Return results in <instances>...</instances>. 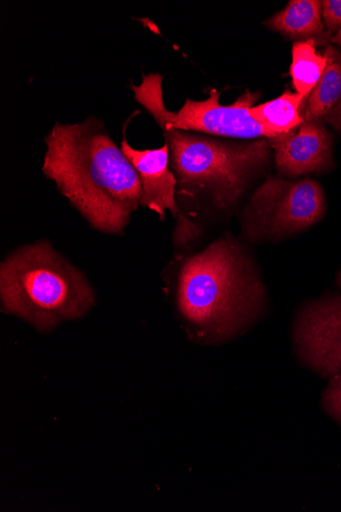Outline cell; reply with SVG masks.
Wrapping results in <instances>:
<instances>
[{"instance_id":"6da1fadb","label":"cell","mask_w":341,"mask_h":512,"mask_svg":"<svg viewBox=\"0 0 341 512\" xmlns=\"http://www.w3.org/2000/svg\"><path fill=\"white\" fill-rule=\"evenodd\" d=\"M43 172L103 234L121 235L138 209L140 177L104 123L94 117L56 123L45 138Z\"/></svg>"},{"instance_id":"7a4b0ae2","label":"cell","mask_w":341,"mask_h":512,"mask_svg":"<svg viewBox=\"0 0 341 512\" xmlns=\"http://www.w3.org/2000/svg\"><path fill=\"white\" fill-rule=\"evenodd\" d=\"M261 285L235 243L220 240L183 265L178 308L196 336L221 341L238 332L258 310Z\"/></svg>"},{"instance_id":"3957f363","label":"cell","mask_w":341,"mask_h":512,"mask_svg":"<svg viewBox=\"0 0 341 512\" xmlns=\"http://www.w3.org/2000/svg\"><path fill=\"white\" fill-rule=\"evenodd\" d=\"M0 300L5 313L40 333L82 318L96 302L85 276L46 241L24 246L2 263Z\"/></svg>"},{"instance_id":"277c9868","label":"cell","mask_w":341,"mask_h":512,"mask_svg":"<svg viewBox=\"0 0 341 512\" xmlns=\"http://www.w3.org/2000/svg\"><path fill=\"white\" fill-rule=\"evenodd\" d=\"M180 194L205 196L219 209L233 206L251 176L268 161L269 138L233 143L201 133L162 128Z\"/></svg>"},{"instance_id":"5b68a950","label":"cell","mask_w":341,"mask_h":512,"mask_svg":"<svg viewBox=\"0 0 341 512\" xmlns=\"http://www.w3.org/2000/svg\"><path fill=\"white\" fill-rule=\"evenodd\" d=\"M163 76L144 75L139 85L132 84L134 98L155 118L161 128L212 134L222 137L255 139L276 138L273 132L253 119L250 109L259 100L260 93L247 91L230 106L220 104L221 92L210 90L206 101L187 99L177 112H169L164 103Z\"/></svg>"},{"instance_id":"8992f818","label":"cell","mask_w":341,"mask_h":512,"mask_svg":"<svg viewBox=\"0 0 341 512\" xmlns=\"http://www.w3.org/2000/svg\"><path fill=\"white\" fill-rule=\"evenodd\" d=\"M324 212V193L316 181L271 177L251 201L248 226L251 235L280 238L312 226Z\"/></svg>"},{"instance_id":"52a82bcc","label":"cell","mask_w":341,"mask_h":512,"mask_svg":"<svg viewBox=\"0 0 341 512\" xmlns=\"http://www.w3.org/2000/svg\"><path fill=\"white\" fill-rule=\"evenodd\" d=\"M297 341L305 361L323 377L341 371V296L307 307L297 327Z\"/></svg>"},{"instance_id":"ba28073f","label":"cell","mask_w":341,"mask_h":512,"mask_svg":"<svg viewBox=\"0 0 341 512\" xmlns=\"http://www.w3.org/2000/svg\"><path fill=\"white\" fill-rule=\"evenodd\" d=\"M121 149L140 177V205L156 212L161 220L165 219L166 211L170 210L177 220L176 234L179 239L196 236V226L183 216L176 204L177 179L169 169L168 145L160 149L140 151L132 148L124 135Z\"/></svg>"},{"instance_id":"9c48e42d","label":"cell","mask_w":341,"mask_h":512,"mask_svg":"<svg viewBox=\"0 0 341 512\" xmlns=\"http://www.w3.org/2000/svg\"><path fill=\"white\" fill-rule=\"evenodd\" d=\"M278 170L289 177L319 172L332 165L331 138L321 121L304 122L295 131L270 139Z\"/></svg>"},{"instance_id":"30bf717a","label":"cell","mask_w":341,"mask_h":512,"mask_svg":"<svg viewBox=\"0 0 341 512\" xmlns=\"http://www.w3.org/2000/svg\"><path fill=\"white\" fill-rule=\"evenodd\" d=\"M266 24L290 39L313 40L317 46L327 48L331 40L322 20V2L318 0H292Z\"/></svg>"},{"instance_id":"8fae6325","label":"cell","mask_w":341,"mask_h":512,"mask_svg":"<svg viewBox=\"0 0 341 512\" xmlns=\"http://www.w3.org/2000/svg\"><path fill=\"white\" fill-rule=\"evenodd\" d=\"M326 69L307 100L303 118L305 122L321 121L341 100V53L328 45L325 52Z\"/></svg>"},{"instance_id":"7c38bea8","label":"cell","mask_w":341,"mask_h":512,"mask_svg":"<svg viewBox=\"0 0 341 512\" xmlns=\"http://www.w3.org/2000/svg\"><path fill=\"white\" fill-rule=\"evenodd\" d=\"M305 103L298 93L285 91L276 100L252 107L250 114L254 120L278 137L295 131L304 124L300 109Z\"/></svg>"},{"instance_id":"4fadbf2b","label":"cell","mask_w":341,"mask_h":512,"mask_svg":"<svg viewBox=\"0 0 341 512\" xmlns=\"http://www.w3.org/2000/svg\"><path fill=\"white\" fill-rule=\"evenodd\" d=\"M326 66L327 58L325 54H319L315 41H297L292 46L290 76L298 95L305 102L321 79Z\"/></svg>"},{"instance_id":"5bb4252c","label":"cell","mask_w":341,"mask_h":512,"mask_svg":"<svg viewBox=\"0 0 341 512\" xmlns=\"http://www.w3.org/2000/svg\"><path fill=\"white\" fill-rule=\"evenodd\" d=\"M323 400L327 411L341 424V372L331 381Z\"/></svg>"},{"instance_id":"9a60e30c","label":"cell","mask_w":341,"mask_h":512,"mask_svg":"<svg viewBox=\"0 0 341 512\" xmlns=\"http://www.w3.org/2000/svg\"><path fill=\"white\" fill-rule=\"evenodd\" d=\"M322 17L326 31L332 37L341 29V0L322 2Z\"/></svg>"},{"instance_id":"2e32d148","label":"cell","mask_w":341,"mask_h":512,"mask_svg":"<svg viewBox=\"0 0 341 512\" xmlns=\"http://www.w3.org/2000/svg\"><path fill=\"white\" fill-rule=\"evenodd\" d=\"M323 122L332 125L336 130L341 132V100L324 118Z\"/></svg>"},{"instance_id":"e0dca14e","label":"cell","mask_w":341,"mask_h":512,"mask_svg":"<svg viewBox=\"0 0 341 512\" xmlns=\"http://www.w3.org/2000/svg\"><path fill=\"white\" fill-rule=\"evenodd\" d=\"M330 42L335 43L340 46L341 48V29L331 37Z\"/></svg>"},{"instance_id":"ac0fdd59","label":"cell","mask_w":341,"mask_h":512,"mask_svg":"<svg viewBox=\"0 0 341 512\" xmlns=\"http://www.w3.org/2000/svg\"><path fill=\"white\" fill-rule=\"evenodd\" d=\"M338 285L341 287V271H340L339 276H338Z\"/></svg>"}]
</instances>
